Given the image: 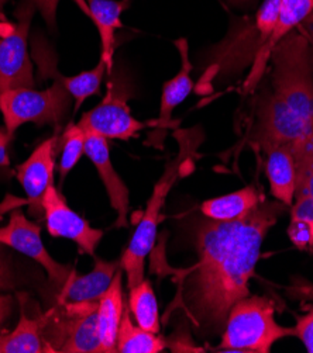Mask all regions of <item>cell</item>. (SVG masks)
I'll return each instance as SVG.
<instances>
[{
    "mask_svg": "<svg viewBox=\"0 0 313 353\" xmlns=\"http://www.w3.org/2000/svg\"><path fill=\"white\" fill-rule=\"evenodd\" d=\"M288 205L263 197L240 220H203L195 231L198 263L182 280V305L199 334H219L230 308L250 296L261 246L267 232Z\"/></svg>",
    "mask_w": 313,
    "mask_h": 353,
    "instance_id": "cell-1",
    "label": "cell"
},
{
    "mask_svg": "<svg viewBox=\"0 0 313 353\" xmlns=\"http://www.w3.org/2000/svg\"><path fill=\"white\" fill-rule=\"evenodd\" d=\"M173 138L178 141L180 151L177 157L171 159L158 182L154 185L153 194L147 203L146 213L138 223L131 241L120 259L122 269L127 279V288L133 289L144 280V263L149 254L154 250L157 238V228L161 221V210L171 189L178 178H182L185 170L193 168L195 159L199 157L198 148L203 141V132L199 127L188 130H177Z\"/></svg>",
    "mask_w": 313,
    "mask_h": 353,
    "instance_id": "cell-2",
    "label": "cell"
},
{
    "mask_svg": "<svg viewBox=\"0 0 313 353\" xmlns=\"http://www.w3.org/2000/svg\"><path fill=\"white\" fill-rule=\"evenodd\" d=\"M271 100L307 131L313 127V46L298 27L272 50Z\"/></svg>",
    "mask_w": 313,
    "mask_h": 353,
    "instance_id": "cell-3",
    "label": "cell"
},
{
    "mask_svg": "<svg viewBox=\"0 0 313 353\" xmlns=\"http://www.w3.org/2000/svg\"><path fill=\"white\" fill-rule=\"evenodd\" d=\"M288 336H295V330L275 321V303L265 296H247L230 308L218 349L269 353L275 342Z\"/></svg>",
    "mask_w": 313,
    "mask_h": 353,
    "instance_id": "cell-4",
    "label": "cell"
},
{
    "mask_svg": "<svg viewBox=\"0 0 313 353\" xmlns=\"http://www.w3.org/2000/svg\"><path fill=\"white\" fill-rule=\"evenodd\" d=\"M73 96L57 81L44 89H13L0 93V112L3 114L5 128L15 135L16 130L26 123L53 125L59 130Z\"/></svg>",
    "mask_w": 313,
    "mask_h": 353,
    "instance_id": "cell-5",
    "label": "cell"
},
{
    "mask_svg": "<svg viewBox=\"0 0 313 353\" xmlns=\"http://www.w3.org/2000/svg\"><path fill=\"white\" fill-rule=\"evenodd\" d=\"M34 8L24 0L16 10V23L0 26V93L13 89H32V63L27 51Z\"/></svg>",
    "mask_w": 313,
    "mask_h": 353,
    "instance_id": "cell-6",
    "label": "cell"
},
{
    "mask_svg": "<svg viewBox=\"0 0 313 353\" xmlns=\"http://www.w3.org/2000/svg\"><path fill=\"white\" fill-rule=\"evenodd\" d=\"M131 96L123 79L111 78L106 96L99 105L81 117L78 125L85 132H96L108 139L127 141L135 137L138 131L153 125V121L142 123L131 116L127 104Z\"/></svg>",
    "mask_w": 313,
    "mask_h": 353,
    "instance_id": "cell-7",
    "label": "cell"
},
{
    "mask_svg": "<svg viewBox=\"0 0 313 353\" xmlns=\"http://www.w3.org/2000/svg\"><path fill=\"white\" fill-rule=\"evenodd\" d=\"M0 243L36 261L48 274L53 283L62 288L71 277V266L58 263L47 251L41 239V228L30 221L20 210H15L5 227H0Z\"/></svg>",
    "mask_w": 313,
    "mask_h": 353,
    "instance_id": "cell-8",
    "label": "cell"
},
{
    "mask_svg": "<svg viewBox=\"0 0 313 353\" xmlns=\"http://www.w3.org/2000/svg\"><path fill=\"white\" fill-rule=\"evenodd\" d=\"M44 219L50 235L65 238L77 243L81 254L93 256L103 231L93 228L85 219L68 205L55 185L50 186L43 197Z\"/></svg>",
    "mask_w": 313,
    "mask_h": 353,
    "instance_id": "cell-9",
    "label": "cell"
},
{
    "mask_svg": "<svg viewBox=\"0 0 313 353\" xmlns=\"http://www.w3.org/2000/svg\"><path fill=\"white\" fill-rule=\"evenodd\" d=\"M97 307L99 300L59 304V352L102 353Z\"/></svg>",
    "mask_w": 313,
    "mask_h": 353,
    "instance_id": "cell-10",
    "label": "cell"
},
{
    "mask_svg": "<svg viewBox=\"0 0 313 353\" xmlns=\"http://www.w3.org/2000/svg\"><path fill=\"white\" fill-rule=\"evenodd\" d=\"M57 143L58 134L43 141L31 155L16 168L17 179L27 194L26 203L28 205V213L36 220L43 219V197L47 189L54 185Z\"/></svg>",
    "mask_w": 313,
    "mask_h": 353,
    "instance_id": "cell-11",
    "label": "cell"
},
{
    "mask_svg": "<svg viewBox=\"0 0 313 353\" xmlns=\"http://www.w3.org/2000/svg\"><path fill=\"white\" fill-rule=\"evenodd\" d=\"M32 57L39 65L40 77H43L44 79H54L65 86V89L71 93V96L75 100L74 113L79 110L82 103L88 97L99 93L104 72L108 70L106 63L102 59L91 70H85V72H81L75 77H64L59 74V70L57 68V58L54 55V51L46 41L37 39L32 43Z\"/></svg>",
    "mask_w": 313,
    "mask_h": 353,
    "instance_id": "cell-12",
    "label": "cell"
},
{
    "mask_svg": "<svg viewBox=\"0 0 313 353\" xmlns=\"http://www.w3.org/2000/svg\"><path fill=\"white\" fill-rule=\"evenodd\" d=\"M85 155L95 165L99 178L103 182L104 189L108 192V197L112 208L117 213V219L113 224L116 228L127 227V217L130 210V194L126 183L115 170L111 159L108 138L96 132H86L85 141Z\"/></svg>",
    "mask_w": 313,
    "mask_h": 353,
    "instance_id": "cell-13",
    "label": "cell"
},
{
    "mask_svg": "<svg viewBox=\"0 0 313 353\" xmlns=\"http://www.w3.org/2000/svg\"><path fill=\"white\" fill-rule=\"evenodd\" d=\"M180 55H181V69L180 72L172 79L167 81L162 88L161 94V105H160V116L153 121L154 132L150 137V144L162 148V143L165 139L167 131L177 125L178 121L172 120V113L178 105L191 94L193 89V81L191 78L192 72V62L189 58V44L187 39H180L173 41Z\"/></svg>",
    "mask_w": 313,
    "mask_h": 353,
    "instance_id": "cell-14",
    "label": "cell"
},
{
    "mask_svg": "<svg viewBox=\"0 0 313 353\" xmlns=\"http://www.w3.org/2000/svg\"><path fill=\"white\" fill-rule=\"evenodd\" d=\"M312 12L313 0H283L280 14H278V20L272 30V34L256 55L250 74L245 82V86H243V93L247 94L254 92L268 66L272 50L283 39H285L290 32L296 30L309 17Z\"/></svg>",
    "mask_w": 313,
    "mask_h": 353,
    "instance_id": "cell-15",
    "label": "cell"
},
{
    "mask_svg": "<svg viewBox=\"0 0 313 353\" xmlns=\"http://www.w3.org/2000/svg\"><path fill=\"white\" fill-rule=\"evenodd\" d=\"M264 170L269 182L272 197L291 207L296 189V163L292 147L288 144L272 145L263 150Z\"/></svg>",
    "mask_w": 313,
    "mask_h": 353,
    "instance_id": "cell-16",
    "label": "cell"
},
{
    "mask_svg": "<svg viewBox=\"0 0 313 353\" xmlns=\"http://www.w3.org/2000/svg\"><path fill=\"white\" fill-rule=\"evenodd\" d=\"M122 269V262H108L96 259L93 269L84 276L71 274L66 283L61 288L59 303H81L99 300L112 283L117 270Z\"/></svg>",
    "mask_w": 313,
    "mask_h": 353,
    "instance_id": "cell-17",
    "label": "cell"
},
{
    "mask_svg": "<svg viewBox=\"0 0 313 353\" xmlns=\"http://www.w3.org/2000/svg\"><path fill=\"white\" fill-rule=\"evenodd\" d=\"M75 3L95 23L100 35V59L106 63L108 72L112 74L115 55V34L116 30L122 27L120 17L126 8V3L117 2V0H75Z\"/></svg>",
    "mask_w": 313,
    "mask_h": 353,
    "instance_id": "cell-18",
    "label": "cell"
},
{
    "mask_svg": "<svg viewBox=\"0 0 313 353\" xmlns=\"http://www.w3.org/2000/svg\"><path fill=\"white\" fill-rule=\"evenodd\" d=\"M123 269L117 270L109 289L99 299L97 323L102 353H115L117 346V334L124 311L123 296Z\"/></svg>",
    "mask_w": 313,
    "mask_h": 353,
    "instance_id": "cell-19",
    "label": "cell"
},
{
    "mask_svg": "<svg viewBox=\"0 0 313 353\" xmlns=\"http://www.w3.org/2000/svg\"><path fill=\"white\" fill-rule=\"evenodd\" d=\"M261 200L263 196L254 186H246L233 193L203 201L200 211L209 220L234 221L252 213Z\"/></svg>",
    "mask_w": 313,
    "mask_h": 353,
    "instance_id": "cell-20",
    "label": "cell"
},
{
    "mask_svg": "<svg viewBox=\"0 0 313 353\" xmlns=\"http://www.w3.org/2000/svg\"><path fill=\"white\" fill-rule=\"evenodd\" d=\"M44 315L31 319L21 311L16 328L3 336V353L47 352L44 342Z\"/></svg>",
    "mask_w": 313,
    "mask_h": 353,
    "instance_id": "cell-21",
    "label": "cell"
},
{
    "mask_svg": "<svg viewBox=\"0 0 313 353\" xmlns=\"http://www.w3.org/2000/svg\"><path fill=\"white\" fill-rule=\"evenodd\" d=\"M165 347L167 342L160 334L134 325L130 308L124 307L117 334L116 350L119 353H161Z\"/></svg>",
    "mask_w": 313,
    "mask_h": 353,
    "instance_id": "cell-22",
    "label": "cell"
},
{
    "mask_svg": "<svg viewBox=\"0 0 313 353\" xmlns=\"http://www.w3.org/2000/svg\"><path fill=\"white\" fill-rule=\"evenodd\" d=\"M129 308L134 315V320L138 327L154 334H160V308L151 281L149 279H144L137 286L130 289Z\"/></svg>",
    "mask_w": 313,
    "mask_h": 353,
    "instance_id": "cell-23",
    "label": "cell"
},
{
    "mask_svg": "<svg viewBox=\"0 0 313 353\" xmlns=\"http://www.w3.org/2000/svg\"><path fill=\"white\" fill-rule=\"evenodd\" d=\"M86 132L74 123H69L64 132L58 135L57 152H61L59 159V183L65 181L68 173L71 172L85 154Z\"/></svg>",
    "mask_w": 313,
    "mask_h": 353,
    "instance_id": "cell-24",
    "label": "cell"
},
{
    "mask_svg": "<svg viewBox=\"0 0 313 353\" xmlns=\"http://www.w3.org/2000/svg\"><path fill=\"white\" fill-rule=\"evenodd\" d=\"M305 297L312 300L309 310L302 315H295V336L303 343L309 353H313V286L302 289Z\"/></svg>",
    "mask_w": 313,
    "mask_h": 353,
    "instance_id": "cell-25",
    "label": "cell"
},
{
    "mask_svg": "<svg viewBox=\"0 0 313 353\" xmlns=\"http://www.w3.org/2000/svg\"><path fill=\"white\" fill-rule=\"evenodd\" d=\"M288 236L291 242L301 251L313 248V227L299 219H291L288 227Z\"/></svg>",
    "mask_w": 313,
    "mask_h": 353,
    "instance_id": "cell-26",
    "label": "cell"
},
{
    "mask_svg": "<svg viewBox=\"0 0 313 353\" xmlns=\"http://www.w3.org/2000/svg\"><path fill=\"white\" fill-rule=\"evenodd\" d=\"M34 8L39 9L47 26L54 30L57 23V8L59 0H27Z\"/></svg>",
    "mask_w": 313,
    "mask_h": 353,
    "instance_id": "cell-27",
    "label": "cell"
},
{
    "mask_svg": "<svg viewBox=\"0 0 313 353\" xmlns=\"http://www.w3.org/2000/svg\"><path fill=\"white\" fill-rule=\"evenodd\" d=\"M12 139H13V134H10L6 128H0V166L10 165L8 147L12 143Z\"/></svg>",
    "mask_w": 313,
    "mask_h": 353,
    "instance_id": "cell-28",
    "label": "cell"
},
{
    "mask_svg": "<svg viewBox=\"0 0 313 353\" xmlns=\"http://www.w3.org/2000/svg\"><path fill=\"white\" fill-rule=\"evenodd\" d=\"M299 28L307 35L309 41L312 43L313 46V12L309 14V17L299 26Z\"/></svg>",
    "mask_w": 313,
    "mask_h": 353,
    "instance_id": "cell-29",
    "label": "cell"
},
{
    "mask_svg": "<svg viewBox=\"0 0 313 353\" xmlns=\"http://www.w3.org/2000/svg\"><path fill=\"white\" fill-rule=\"evenodd\" d=\"M5 3L6 0H0V24L5 23L6 19H5V14H3V8H5Z\"/></svg>",
    "mask_w": 313,
    "mask_h": 353,
    "instance_id": "cell-30",
    "label": "cell"
},
{
    "mask_svg": "<svg viewBox=\"0 0 313 353\" xmlns=\"http://www.w3.org/2000/svg\"><path fill=\"white\" fill-rule=\"evenodd\" d=\"M0 353H3V336H0Z\"/></svg>",
    "mask_w": 313,
    "mask_h": 353,
    "instance_id": "cell-31",
    "label": "cell"
},
{
    "mask_svg": "<svg viewBox=\"0 0 313 353\" xmlns=\"http://www.w3.org/2000/svg\"><path fill=\"white\" fill-rule=\"evenodd\" d=\"M229 2H231V3H241V2H246V0H229Z\"/></svg>",
    "mask_w": 313,
    "mask_h": 353,
    "instance_id": "cell-32",
    "label": "cell"
}]
</instances>
